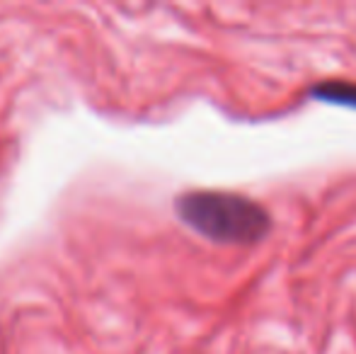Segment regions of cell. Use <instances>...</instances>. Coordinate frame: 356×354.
Instances as JSON below:
<instances>
[{"label":"cell","instance_id":"6da1fadb","mask_svg":"<svg viewBox=\"0 0 356 354\" xmlns=\"http://www.w3.org/2000/svg\"><path fill=\"white\" fill-rule=\"evenodd\" d=\"M187 228L218 246H254L272 231V216L254 199L223 189H192L175 199Z\"/></svg>","mask_w":356,"mask_h":354},{"label":"cell","instance_id":"7a4b0ae2","mask_svg":"<svg viewBox=\"0 0 356 354\" xmlns=\"http://www.w3.org/2000/svg\"><path fill=\"white\" fill-rule=\"evenodd\" d=\"M308 95L318 102L342 104L356 109V83L349 81H323L308 90Z\"/></svg>","mask_w":356,"mask_h":354}]
</instances>
